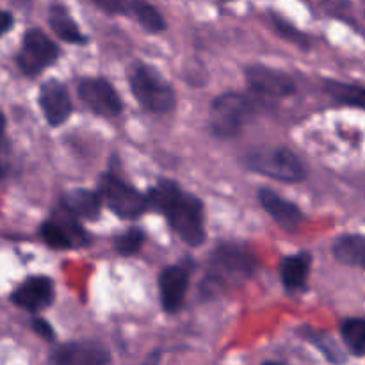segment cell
I'll return each mask as SVG.
<instances>
[{"label":"cell","instance_id":"1","mask_svg":"<svg viewBox=\"0 0 365 365\" xmlns=\"http://www.w3.org/2000/svg\"><path fill=\"white\" fill-rule=\"evenodd\" d=\"M146 205L163 212L173 230L189 246H200L205 241L203 207L196 196L182 191L173 182H160L146 196Z\"/></svg>","mask_w":365,"mask_h":365},{"label":"cell","instance_id":"2","mask_svg":"<svg viewBox=\"0 0 365 365\" xmlns=\"http://www.w3.org/2000/svg\"><path fill=\"white\" fill-rule=\"evenodd\" d=\"M130 89L135 100L150 113H170L177 102L170 82L150 66H138L132 71Z\"/></svg>","mask_w":365,"mask_h":365},{"label":"cell","instance_id":"3","mask_svg":"<svg viewBox=\"0 0 365 365\" xmlns=\"http://www.w3.org/2000/svg\"><path fill=\"white\" fill-rule=\"evenodd\" d=\"M248 168L264 177L282 182H299L307 170L299 157L287 148H262L248 155Z\"/></svg>","mask_w":365,"mask_h":365},{"label":"cell","instance_id":"4","mask_svg":"<svg viewBox=\"0 0 365 365\" xmlns=\"http://www.w3.org/2000/svg\"><path fill=\"white\" fill-rule=\"evenodd\" d=\"M253 103L237 93L217 96L210 106V127L220 138H234L252 118Z\"/></svg>","mask_w":365,"mask_h":365},{"label":"cell","instance_id":"5","mask_svg":"<svg viewBox=\"0 0 365 365\" xmlns=\"http://www.w3.org/2000/svg\"><path fill=\"white\" fill-rule=\"evenodd\" d=\"M100 200H103L107 207L123 220H135L148 209L146 196L139 195L132 185L125 184L110 173L100 182Z\"/></svg>","mask_w":365,"mask_h":365},{"label":"cell","instance_id":"6","mask_svg":"<svg viewBox=\"0 0 365 365\" xmlns=\"http://www.w3.org/2000/svg\"><path fill=\"white\" fill-rule=\"evenodd\" d=\"M59 56V48L45 32L32 29L24 36L20 53L16 61L25 75H38L46 66L53 63Z\"/></svg>","mask_w":365,"mask_h":365},{"label":"cell","instance_id":"7","mask_svg":"<svg viewBox=\"0 0 365 365\" xmlns=\"http://www.w3.org/2000/svg\"><path fill=\"white\" fill-rule=\"evenodd\" d=\"M210 266H212L214 277L220 282H242L252 277L255 271V257L241 246L225 245L214 252Z\"/></svg>","mask_w":365,"mask_h":365},{"label":"cell","instance_id":"8","mask_svg":"<svg viewBox=\"0 0 365 365\" xmlns=\"http://www.w3.org/2000/svg\"><path fill=\"white\" fill-rule=\"evenodd\" d=\"M41 237L45 239L46 245L57 250L81 246L88 239L84 230L78 227L75 217L68 210H63L57 217H52V220L43 223Z\"/></svg>","mask_w":365,"mask_h":365},{"label":"cell","instance_id":"9","mask_svg":"<svg viewBox=\"0 0 365 365\" xmlns=\"http://www.w3.org/2000/svg\"><path fill=\"white\" fill-rule=\"evenodd\" d=\"M78 95L95 113L103 116H116L123 109L116 89L103 78H84L78 84Z\"/></svg>","mask_w":365,"mask_h":365},{"label":"cell","instance_id":"10","mask_svg":"<svg viewBox=\"0 0 365 365\" xmlns=\"http://www.w3.org/2000/svg\"><path fill=\"white\" fill-rule=\"evenodd\" d=\"M246 78L253 91L267 96H287L296 91V84L285 71L267 66H250Z\"/></svg>","mask_w":365,"mask_h":365},{"label":"cell","instance_id":"11","mask_svg":"<svg viewBox=\"0 0 365 365\" xmlns=\"http://www.w3.org/2000/svg\"><path fill=\"white\" fill-rule=\"evenodd\" d=\"M110 356L103 346L95 342H71L56 349L52 365H109Z\"/></svg>","mask_w":365,"mask_h":365},{"label":"cell","instance_id":"12","mask_svg":"<svg viewBox=\"0 0 365 365\" xmlns=\"http://www.w3.org/2000/svg\"><path fill=\"white\" fill-rule=\"evenodd\" d=\"M11 299L20 309L29 310V312H39L52 303V282L45 277L29 278L13 292Z\"/></svg>","mask_w":365,"mask_h":365},{"label":"cell","instance_id":"13","mask_svg":"<svg viewBox=\"0 0 365 365\" xmlns=\"http://www.w3.org/2000/svg\"><path fill=\"white\" fill-rule=\"evenodd\" d=\"M39 103H41L46 121L52 127H59L61 123H64L70 118V95H68L66 88L61 82L48 81L46 84H43L41 91H39Z\"/></svg>","mask_w":365,"mask_h":365},{"label":"cell","instance_id":"14","mask_svg":"<svg viewBox=\"0 0 365 365\" xmlns=\"http://www.w3.org/2000/svg\"><path fill=\"white\" fill-rule=\"evenodd\" d=\"M160 287V299L166 312L173 314L184 305L185 294L189 287V273L184 267H166L160 274L159 280Z\"/></svg>","mask_w":365,"mask_h":365},{"label":"cell","instance_id":"15","mask_svg":"<svg viewBox=\"0 0 365 365\" xmlns=\"http://www.w3.org/2000/svg\"><path fill=\"white\" fill-rule=\"evenodd\" d=\"M259 198L264 209L269 212V216L273 217L282 228H285V230H296V228L302 225L303 216L294 203L280 198V196L274 191H271V189H262Z\"/></svg>","mask_w":365,"mask_h":365},{"label":"cell","instance_id":"16","mask_svg":"<svg viewBox=\"0 0 365 365\" xmlns=\"http://www.w3.org/2000/svg\"><path fill=\"white\" fill-rule=\"evenodd\" d=\"M64 210L71 214V216L82 217V220H95L100 214V205L102 200L96 192L88 191V189H75L64 195L63 200Z\"/></svg>","mask_w":365,"mask_h":365},{"label":"cell","instance_id":"17","mask_svg":"<svg viewBox=\"0 0 365 365\" xmlns=\"http://www.w3.org/2000/svg\"><path fill=\"white\" fill-rule=\"evenodd\" d=\"M334 255L346 266L365 269V235H344L334 245Z\"/></svg>","mask_w":365,"mask_h":365},{"label":"cell","instance_id":"18","mask_svg":"<svg viewBox=\"0 0 365 365\" xmlns=\"http://www.w3.org/2000/svg\"><path fill=\"white\" fill-rule=\"evenodd\" d=\"M48 21L52 31L59 36L61 39L68 43H86V38L82 36V32L78 31L77 24L73 21V18L70 16L66 9L63 6H52L50 7V14H48Z\"/></svg>","mask_w":365,"mask_h":365},{"label":"cell","instance_id":"19","mask_svg":"<svg viewBox=\"0 0 365 365\" xmlns=\"http://www.w3.org/2000/svg\"><path fill=\"white\" fill-rule=\"evenodd\" d=\"M310 269V257L309 255H294L287 257V259L282 262V280L284 285L291 291L303 287L309 277Z\"/></svg>","mask_w":365,"mask_h":365},{"label":"cell","instance_id":"20","mask_svg":"<svg viewBox=\"0 0 365 365\" xmlns=\"http://www.w3.org/2000/svg\"><path fill=\"white\" fill-rule=\"evenodd\" d=\"M328 93L334 96L337 102L346 103V106L360 107L365 109V88L364 86L346 84V82H328Z\"/></svg>","mask_w":365,"mask_h":365},{"label":"cell","instance_id":"21","mask_svg":"<svg viewBox=\"0 0 365 365\" xmlns=\"http://www.w3.org/2000/svg\"><path fill=\"white\" fill-rule=\"evenodd\" d=\"M130 9L134 13L135 20L150 32H160L166 29V21H164L163 14L152 6V4L145 2V0H134L130 4Z\"/></svg>","mask_w":365,"mask_h":365},{"label":"cell","instance_id":"22","mask_svg":"<svg viewBox=\"0 0 365 365\" xmlns=\"http://www.w3.org/2000/svg\"><path fill=\"white\" fill-rule=\"evenodd\" d=\"M342 339L355 355L365 353V319H348L342 323Z\"/></svg>","mask_w":365,"mask_h":365},{"label":"cell","instance_id":"23","mask_svg":"<svg viewBox=\"0 0 365 365\" xmlns=\"http://www.w3.org/2000/svg\"><path fill=\"white\" fill-rule=\"evenodd\" d=\"M143 241H145V235H143L141 232L130 230L118 239L116 250L121 253V255H132V253H135L141 250Z\"/></svg>","mask_w":365,"mask_h":365},{"label":"cell","instance_id":"24","mask_svg":"<svg viewBox=\"0 0 365 365\" xmlns=\"http://www.w3.org/2000/svg\"><path fill=\"white\" fill-rule=\"evenodd\" d=\"M309 339L314 342L316 346H319L321 351L328 356L330 360H334L335 364L342 362V355H341V349L331 342V339L324 337V335L316 334V331H309Z\"/></svg>","mask_w":365,"mask_h":365},{"label":"cell","instance_id":"25","mask_svg":"<svg viewBox=\"0 0 365 365\" xmlns=\"http://www.w3.org/2000/svg\"><path fill=\"white\" fill-rule=\"evenodd\" d=\"M274 25H277L278 32H280V34L284 36V38L292 39V41H294V43H303V41H305V38H303V36L299 34V32L296 31L294 27H291V25H289V24H285V21L280 20V18H274Z\"/></svg>","mask_w":365,"mask_h":365},{"label":"cell","instance_id":"26","mask_svg":"<svg viewBox=\"0 0 365 365\" xmlns=\"http://www.w3.org/2000/svg\"><path fill=\"white\" fill-rule=\"evenodd\" d=\"M100 9H103L106 13L116 14L123 13L127 9V0H93Z\"/></svg>","mask_w":365,"mask_h":365},{"label":"cell","instance_id":"27","mask_svg":"<svg viewBox=\"0 0 365 365\" xmlns=\"http://www.w3.org/2000/svg\"><path fill=\"white\" fill-rule=\"evenodd\" d=\"M32 327H34V330L38 331L43 339H48V341L50 339H53V330H52V327H48V323H46V321L34 319L32 321Z\"/></svg>","mask_w":365,"mask_h":365},{"label":"cell","instance_id":"28","mask_svg":"<svg viewBox=\"0 0 365 365\" xmlns=\"http://www.w3.org/2000/svg\"><path fill=\"white\" fill-rule=\"evenodd\" d=\"M13 27V16L7 11H0V36L6 34Z\"/></svg>","mask_w":365,"mask_h":365},{"label":"cell","instance_id":"29","mask_svg":"<svg viewBox=\"0 0 365 365\" xmlns=\"http://www.w3.org/2000/svg\"><path fill=\"white\" fill-rule=\"evenodd\" d=\"M159 360H160V353L155 351V353H152V355L148 356V360H146L145 365H157V364H159Z\"/></svg>","mask_w":365,"mask_h":365},{"label":"cell","instance_id":"30","mask_svg":"<svg viewBox=\"0 0 365 365\" xmlns=\"http://www.w3.org/2000/svg\"><path fill=\"white\" fill-rule=\"evenodd\" d=\"M4 128H6V118H4L2 114H0V135L4 134Z\"/></svg>","mask_w":365,"mask_h":365},{"label":"cell","instance_id":"31","mask_svg":"<svg viewBox=\"0 0 365 365\" xmlns=\"http://www.w3.org/2000/svg\"><path fill=\"white\" fill-rule=\"evenodd\" d=\"M264 365H282V364H278V362H266Z\"/></svg>","mask_w":365,"mask_h":365}]
</instances>
